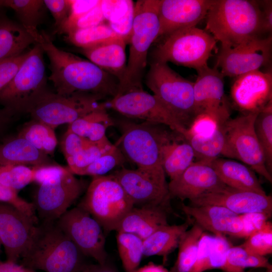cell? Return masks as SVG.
<instances>
[{
    "mask_svg": "<svg viewBox=\"0 0 272 272\" xmlns=\"http://www.w3.org/2000/svg\"><path fill=\"white\" fill-rule=\"evenodd\" d=\"M190 202L192 206L223 207L239 215L258 213L271 217L272 215L271 195L236 189L227 186L202 194Z\"/></svg>",
    "mask_w": 272,
    "mask_h": 272,
    "instance_id": "cell-20",
    "label": "cell"
},
{
    "mask_svg": "<svg viewBox=\"0 0 272 272\" xmlns=\"http://www.w3.org/2000/svg\"><path fill=\"white\" fill-rule=\"evenodd\" d=\"M257 113L242 114L224 124L234 159L240 160L270 183L272 176L266 169L262 150L254 130Z\"/></svg>",
    "mask_w": 272,
    "mask_h": 272,
    "instance_id": "cell-13",
    "label": "cell"
},
{
    "mask_svg": "<svg viewBox=\"0 0 272 272\" xmlns=\"http://www.w3.org/2000/svg\"><path fill=\"white\" fill-rule=\"evenodd\" d=\"M89 213L104 232L116 231L133 205L112 174L93 177L78 206Z\"/></svg>",
    "mask_w": 272,
    "mask_h": 272,
    "instance_id": "cell-8",
    "label": "cell"
},
{
    "mask_svg": "<svg viewBox=\"0 0 272 272\" xmlns=\"http://www.w3.org/2000/svg\"><path fill=\"white\" fill-rule=\"evenodd\" d=\"M224 124L218 125L208 137L187 135L184 138L194 150L196 161L209 164L220 155L234 158Z\"/></svg>",
    "mask_w": 272,
    "mask_h": 272,
    "instance_id": "cell-32",
    "label": "cell"
},
{
    "mask_svg": "<svg viewBox=\"0 0 272 272\" xmlns=\"http://www.w3.org/2000/svg\"><path fill=\"white\" fill-rule=\"evenodd\" d=\"M117 233V247L124 272H134L144 256L143 240L133 234Z\"/></svg>",
    "mask_w": 272,
    "mask_h": 272,
    "instance_id": "cell-37",
    "label": "cell"
},
{
    "mask_svg": "<svg viewBox=\"0 0 272 272\" xmlns=\"http://www.w3.org/2000/svg\"><path fill=\"white\" fill-rule=\"evenodd\" d=\"M146 84L157 98L187 129L195 118L194 82L181 76L167 63L152 61Z\"/></svg>",
    "mask_w": 272,
    "mask_h": 272,
    "instance_id": "cell-7",
    "label": "cell"
},
{
    "mask_svg": "<svg viewBox=\"0 0 272 272\" xmlns=\"http://www.w3.org/2000/svg\"><path fill=\"white\" fill-rule=\"evenodd\" d=\"M85 256L56 221L41 223L21 259V265L45 272H78Z\"/></svg>",
    "mask_w": 272,
    "mask_h": 272,
    "instance_id": "cell-3",
    "label": "cell"
},
{
    "mask_svg": "<svg viewBox=\"0 0 272 272\" xmlns=\"http://www.w3.org/2000/svg\"><path fill=\"white\" fill-rule=\"evenodd\" d=\"M55 164L49 156L22 138L17 136L0 145V165L35 167Z\"/></svg>",
    "mask_w": 272,
    "mask_h": 272,
    "instance_id": "cell-27",
    "label": "cell"
},
{
    "mask_svg": "<svg viewBox=\"0 0 272 272\" xmlns=\"http://www.w3.org/2000/svg\"><path fill=\"white\" fill-rule=\"evenodd\" d=\"M171 137L162 146L161 163L165 173L172 180L181 175L193 162L195 156L193 148L182 135Z\"/></svg>",
    "mask_w": 272,
    "mask_h": 272,
    "instance_id": "cell-29",
    "label": "cell"
},
{
    "mask_svg": "<svg viewBox=\"0 0 272 272\" xmlns=\"http://www.w3.org/2000/svg\"><path fill=\"white\" fill-rule=\"evenodd\" d=\"M44 51L39 44L28 55L14 78L0 93V104L17 114L27 108L46 89Z\"/></svg>",
    "mask_w": 272,
    "mask_h": 272,
    "instance_id": "cell-10",
    "label": "cell"
},
{
    "mask_svg": "<svg viewBox=\"0 0 272 272\" xmlns=\"http://www.w3.org/2000/svg\"><path fill=\"white\" fill-rule=\"evenodd\" d=\"M232 246L225 236L211 235L204 231L199 241L196 261L189 272L222 269Z\"/></svg>",
    "mask_w": 272,
    "mask_h": 272,
    "instance_id": "cell-28",
    "label": "cell"
},
{
    "mask_svg": "<svg viewBox=\"0 0 272 272\" xmlns=\"http://www.w3.org/2000/svg\"><path fill=\"white\" fill-rule=\"evenodd\" d=\"M181 210L204 231L214 235L242 238L243 223L240 215L216 205H181Z\"/></svg>",
    "mask_w": 272,
    "mask_h": 272,
    "instance_id": "cell-23",
    "label": "cell"
},
{
    "mask_svg": "<svg viewBox=\"0 0 272 272\" xmlns=\"http://www.w3.org/2000/svg\"><path fill=\"white\" fill-rule=\"evenodd\" d=\"M127 43L125 37L118 34L102 43L80 50L89 60L114 76L119 83L126 66Z\"/></svg>",
    "mask_w": 272,
    "mask_h": 272,
    "instance_id": "cell-24",
    "label": "cell"
},
{
    "mask_svg": "<svg viewBox=\"0 0 272 272\" xmlns=\"http://www.w3.org/2000/svg\"><path fill=\"white\" fill-rule=\"evenodd\" d=\"M93 142L67 129L60 142V147L66 160L69 159Z\"/></svg>",
    "mask_w": 272,
    "mask_h": 272,
    "instance_id": "cell-48",
    "label": "cell"
},
{
    "mask_svg": "<svg viewBox=\"0 0 272 272\" xmlns=\"http://www.w3.org/2000/svg\"><path fill=\"white\" fill-rule=\"evenodd\" d=\"M262 17L263 34L271 35L272 32V1H259Z\"/></svg>",
    "mask_w": 272,
    "mask_h": 272,
    "instance_id": "cell-55",
    "label": "cell"
},
{
    "mask_svg": "<svg viewBox=\"0 0 272 272\" xmlns=\"http://www.w3.org/2000/svg\"><path fill=\"white\" fill-rule=\"evenodd\" d=\"M168 213L159 207H133L121 220L116 231L133 234L144 240L159 228L168 224Z\"/></svg>",
    "mask_w": 272,
    "mask_h": 272,
    "instance_id": "cell-25",
    "label": "cell"
},
{
    "mask_svg": "<svg viewBox=\"0 0 272 272\" xmlns=\"http://www.w3.org/2000/svg\"><path fill=\"white\" fill-rule=\"evenodd\" d=\"M56 223L85 257L100 264L109 259L104 231L87 211L78 206L69 209Z\"/></svg>",
    "mask_w": 272,
    "mask_h": 272,
    "instance_id": "cell-12",
    "label": "cell"
},
{
    "mask_svg": "<svg viewBox=\"0 0 272 272\" xmlns=\"http://www.w3.org/2000/svg\"><path fill=\"white\" fill-rule=\"evenodd\" d=\"M214 0H160L159 37L179 29L196 27L207 14Z\"/></svg>",
    "mask_w": 272,
    "mask_h": 272,
    "instance_id": "cell-21",
    "label": "cell"
},
{
    "mask_svg": "<svg viewBox=\"0 0 272 272\" xmlns=\"http://www.w3.org/2000/svg\"><path fill=\"white\" fill-rule=\"evenodd\" d=\"M134 9V5L132 2L123 16L108 24L115 33L125 37L127 42L133 24Z\"/></svg>",
    "mask_w": 272,
    "mask_h": 272,
    "instance_id": "cell-54",
    "label": "cell"
},
{
    "mask_svg": "<svg viewBox=\"0 0 272 272\" xmlns=\"http://www.w3.org/2000/svg\"><path fill=\"white\" fill-rule=\"evenodd\" d=\"M120 184L133 207H159L172 212L168 183L139 169H118L111 174Z\"/></svg>",
    "mask_w": 272,
    "mask_h": 272,
    "instance_id": "cell-17",
    "label": "cell"
},
{
    "mask_svg": "<svg viewBox=\"0 0 272 272\" xmlns=\"http://www.w3.org/2000/svg\"><path fill=\"white\" fill-rule=\"evenodd\" d=\"M266 272H272V266L267 268Z\"/></svg>",
    "mask_w": 272,
    "mask_h": 272,
    "instance_id": "cell-60",
    "label": "cell"
},
{
    "mask_svg": "<svg viewBox=\"0 0 272 272\" xmlns=\"http://www.w3.org/2000/svg\"><path fill=\"white\" fill-rule=\"evenodd\" d=\"M187 217L184 223L162 226L144 239V256H161L166 261L168 255L178 247L182 234L193 224V221Z\"/></svg>",
    "mask_w": 272,
    "mask_h": 272,
    "instance_id": "cell-30",
    "label": "cell"
},
{
    "mask_svg": "<svg viewBox=\"0 0 272 272\" xmlns=\"http://www.w3.org/2000/svg\"><path fill=\"white\" fill-rule=\"evenodd\" d=\"M209 164L226 186L236 189L266 194L255 172L245 164L220 158Z\"/></svg>",
    "mask_w": 272,
    "mask_h": 272,
    "instance_id": "cell-26",
    "label": "cell"
},
{
    "mask_svg": "<svg viewBox=\"0 0 272 272\" xmlns=\"http://www.w3.org/2000/svg\"><path fill=\"white\" fill-rule=\"evenodd\" d=\"M196 72L193 85L195 115H208L218 125H222L231 114L230 103L225 94V77L216 66H208Z\"/></svg>",
    "mask_w": 272,
    "mask_h": 272,
    "instance_id": "cell-15",
    "label": "cell"
},
{
    "mask_svg": "<svg viewBox=\"0 0 272 272\" xmlns=\"http://www.w3.org/2000/svg\"><path fill=\"white\" fill-rule=\"evenodd\" d=\"M254 130L264 155L265 166L272 173V101L261 111L255 119Z\"/></svg>",
    "mask_w": 272,
    "mask_h": 272,
    "instance_id": "cell-38",
    "label": "cell"
},
{
    "mask_svg": "<svg viewBox=\"0 0 272 272\" xmlns=\"http://www.w3.org/2000/svg\"><path fill=\"white\" fill-rule=\"evenodd\" d=\"M102 96L85 93L69 95L54 93L47 89L38 96L25 111L33 119L55 129L58 126L73 122L94 111L104 103Z\"/></svg>",
    "mask_w": 272,
    "mask_h": 272,
    "instance_id": "cell-9",
    "label": "cell"
},
{
    "mask_svg": "<svg viewBox=\"0 0 272 272\" xmlns=\"http://www.w3.org/2000/svg\"><path fill=\"white\" fill-rule=\"evenodd\" d=\"M1 245H2V243H1V240H0V251H1ZM0 261H1V260H0Z\"/></svg>",
    "mask_w": 272,
    "mask_h": 272,
    "instance_id": "cell-61",
    "label": "cell"
},
{
    "mask_svg": "<svg viewBox=\"0 0 272 272\" xmlns=\"http://www.w3.org/2000/svg\"><path fill=\"white\" fill-rule=\"evenodd\" d=\"M106 107L103 103L98 109L69 124L67 129L93 143L107 139L106 130L114 123Z\"/></svg>",
    "mask_w": 272,
    "mask_h": 272,
    "instance_id": "cell-33",
    "label": "cell"
},
{
    "mask_svg": "<svg viewBox=\"0 0 272 272\" xmlns=\"http://www.w3.org/2000/svg\"><path fill=\"white\" fill-rule=\"evenodd\" d=\"M242 272H251V271H245L244 270V271H242Z\"/></svg>",
    "mask_w": 272,
    "mask_h": 272,
    "instance_id": "cell-62",
    "label": "cell"
},
{
    "mask_svg": "<svg viewBox=\"0 0 272 272\" xmlns=\"http://www.w3.org/2000/svg\"><path fill=\"white\" fill-rule=\"evenodd\" d=\"M100 3L101 0H70L69 15L61 26L74 22L97 7Z\"/></svg>",
    "mask_w": 272,
    "mask_h": 272,
    "instance_id": "cell-53",
    "label": "cell"
},
{
    "mask_svg": "<svg viewBox=\"0 0 272 272\" xmlns=\"http://www.w3.org/2000/svg\"><path fill=\"white\" fill-rule=\"evenodd\" d=\"M218 126L217 123L211 117L205 114L195 116L189 127L187 135H196L206 137L212 134Z\"/></svg>",
    "mask_w": 272,
    "mask_h": 272,
    "instance_id": "cell-50",
    "label": "cell"
},
{
    "mask_svg": "<svg viewBox=\"0 0 272 272\" xmlns=\"http://www.w3.org/2000/svg\"><path fill=\"white\" fill-rule=\"evenodd\" d=\"M126 158L115 145L100 158L87 167L78 171L76 174L94 176H103L114 168L120 166Z\"/></svg>",
    "mask_w": 272,
    "mask_h": 272,
    "instance_id": "cell-41",
    "label": "cell"
},
{
    "mask_svg": "<svg viewBox=\"0 0 272 272\" xmlns=\"http://www.w3.org/2000/svg\"><path fill=\"white\" fill-rule=\"evenodd\" d=\"M204 230L194 223L181 235L177 259L169 272H189L197 257L198 245Z\"/></svg>",
    "mask_w": 272,
    "mask_h": 272,
    "instance_id": "cell-35",
    "label": "cell"
},
{
    "mask_svg": "<svg viewBox=\"0 0 272 272\" xmlns=\"http://www.w3.org/2000/svg\"><path fill=\"white\" fill-rule=\"evenodd\" d=\"M16 114V113L8 108H0V137L6 131Z\"/></svg>",
    "mask_w": 272,
    "mask_h": 272,
    "instance_id": "cell-57",
    "label": "cell"
},
{
    "mask_svg": "<svg viewBox=\"0 0 272 272\" xmlns=\"http://www.w3.org/2000/svg\"><path fill=\"white\" fill-rule=\"evenodd\" d=\"M37 44L20 23L0 11V61L19 55L30 45Z\"/></svg>",
    "mask_w": 272,
    "mask_h": 272,
    "instance_id": "cell-31",
    "label": "cell"
},
{
    "mask_svg": "<svg viewBox=\"0 0 272 272\" xmlns=\"http://www.w3.org/2000/svg\"><path fill=\"white\" fill-rule=\"evenodd\" d=\"M271 266L265 256L251 254L239 245L230 247L222 270L224 272H242L247 267L267 269Z\"/></svg>",
    "mask_w": 272,
    "mask_h": 272,
    "instance_id": "cell-39",
    "label": "cell"
},
{
    "mask_svg": "<svg viewBox=\"0 0 272 272\" xmlns=\"http://www.w3.org/2000/svg\"><path fill=\"white\" fill-rule=\"evenodd\" d=\"M230 94L242 114L257 113L272 101V73L256 70L234 78Z\"/></svg>",
    "mask_w": 272,
    "mask_h": 272,
    "instance_id": "cell-19",
    "label": "cell"
},
{
    "mask_svg": "<svg viewBox=\"0 0 272 272\" xmlns=\"http://www.w3.org/2000/svg\"><path fill=\"white\" fill-rule=\"evenodd\" d=\"M39 44L49 60V77L56 93L69 95L85 93L106 98L115 96L118 81L90 60L58 48L45 32H40Z\"/></svg>",
    "mask_w": 272,
    "mask_h": 272,
    "instance_id": "cell-1",
    "label": "cell"
},
{
    "mask_svg": "<svg viewBox=\"0 0 272 272\" xmlns=\"http://www.w3.org/2000/svg\"><path fill=\"white\" fill-rule=\"evenodd\" d=\"M117 35L109 24L103 23L70 33L66 35V39L71 43L83 49L102 43Z\"/></svg>",
    "mask_w": 272,
    "mask_h": 272,
    "instance_id": "cell-40",
    "label": "cell"
},
{
    "mask_svg": "<svg viewBox=\"0 0 272 272\" xmlns=\"http://www.w3.org/2000/svg\"><path fill=\"white\" fill-rule=\"evenodd\" d=\"M206 19L205 30L220 42L222 49L263 37L259 1L214 0Z\"/></svg>",
    "mask_w": 272,
    "mask_h": 272,
    "instance_id": "cell-2",
    "label": "cell"
},
{
    "mask_svg": "<svg viewBox=\"0 0 272 272\" xmlns=\"http://www.w3.org/2000/svg\"><path fill=\"white\" fill-rule=\"evenodd\" d=\"M272 36L255 38L233 48L221 49L216 66L223 76L235 78L259 70L271 58Z\"/></svg>",
    "mask_w": 272,
    "mask_h": 272,
    "instance_id": "cell-16",
    "label": "cell"
},
{
    "mask_svg": "<svg viewBox=\"0 0 272 272\" xmlns=\"http://www.w3.org/2000/svg\"><path fill=\"white\" fill-rule=\"evenodd\" d=\"M243 223L242 238H246L251 234L262 229L270 217L258 213L240 215Z\"/></svg>",
    "mask_w": 272,
    "mask_h": 272,
    "instance_id": "cell-52",
    "label": "cell"
},
{
    "mask_svg": "<svg viewBox=\"0 0 272 272\" xmlns=\"http://www.w3.org/2000/svg\"><path fill=\"white\" fill-rule=\"evenodd\" d=\"M111 108L128 118L164 125L184 138L187 129L156 97L143 89L131 90L116 95L109 102Z\"/></svg>",
    "mask_w": 272,
    "mask_h": 272,
    "instance_id": "cell-14",
    "label": "cell"
},
{
    "mask_svg": "<svg viewBox=\"0 0 272 272\" xmlns=\"http://www.w3.org/2000/svg\"><path fill=\"white\" fill-rule=\"evenodd\" d=\"M160 1L140 0L134 5L133 24L128 40V61L116 95L143 89L142 79L147 65L148 51L159 37Z\"/></svg>",
    "mask_w": 272,
    "mask_h": 272,
    "instance_id": "cell-4",
    "label": "cell"
},
{
    "mask_svg": "<svg viewBox=\"0 0 272 272\" xmlns=\"http://www.w3.org/2000/svg\"><path fill=\"white\" fill-rule=\"evenodd\" d=\"M100 4L101 3L93 9L74 22L60 26L56 29L57 32L60 34L67 35L77 30L92 27L104 23L105 20Z\"/></svg>",
    "mask_w": 272,
    "mask_h": 272,
    "instance_id": "cell-45",
    "label": "cell"
},
{
    "mask_svg": "<svg viewBox=\"0 0 272 272\" xmlns=\"http://www.w3.org/2000/svg\"><path fill=\"white\" fill-rule=\"evenodd\" d=\"M0 272H35L18 263L6 261H0Z\"/></svg>",
    "mask_w": 272,
    "mask_h": 272,
    "instance_id": "cell-58",
    "label": "cell"
},
{
    "mask_svg": "<svg viewBox=\"0 0 272 272\" xmlns=\"http://www.w3.org/2000/svg\"><path fill=\"white\" fill-rule=\"evenodd\" d=\"M132 2L129 0H101L100 6L105 20L109 23L118 20L124 15Z\"/></svg>",
    "mask_w": 272,
    "mask_h": 272,
    "instance_id": "cell-49",
    "label": "cell"
},
{
    "mask_svg": "<svg viewBox=\"0 0 272 272\" xmlns=\"http://www.w3.org/2000/svg\"><path fill=\"white\" fill-rule=\"evenodd\" d=\"M78 272H120L109 259L104 263L86 262Z\"/></svg>",
    "mask_w": 272,
    "mask_h": 272,
    "instance_id": "cell-56",
    "label": "cell"
},
{
    "mask_svg": "<svg viewBox=\"0 0 272 272\" xmlns=\"http://www.w3.org/2000/svg\"><path fill=\"white\" fill-rule=\"evenodd\" d=\"M226 186L210 164L196 161L168 183L171 198L189 201Z\"/></svg>",
    "mask_w": 272,
    "mask_h": 272,
    "instance_id": "cell-22",
    "label": "cell"
},
{
    "mask_svg": "<svg viewBox=\"0 0 272 272\" xmlns=\"http://www.w3.org/2000/svg\"><path fill=\"white\" fill-rule=\"evenodd\" d=\"M121 123V136L114 145L138 169L167 182L161 163V150L163 144L174 134L162 124L146 121Z\"/></svg>",
    "mask_w": 272,
    "mask_h": 272,
    "instance_id": "cell-5",
    "label": "cell"
},
{
    "mask_svg": "<svg viewBox=\"0 0 272 272\" xmlns=\"http://www.w3.org/2000/svg\"><path fill=\"white\" fill-rule=\"evenodd\" d=\"M33 182L32 168L24 165H0V182L17 191Z\"/></svg>",
    "mask_w": 272,
    "mask_h": 272,
    "instance_id": "cell-43",
    "label": "cell"
},
{
    "mask_svg": "<svg viewBox=\"0 0 272 272\" xmlns=\"http://www.w3.org/2000/svg\"><path fill=\"white\" fill-rule=\"evenodd\" d=\"M0 202L10 204L26 215L35 223L39 224L33 203L29 202L21 198L17 191L8 187L0 182Z\"/></svg>",
    "mask_w": 272,
    "mask_h": 272,
    "instance_id": "cell-46",
    "label": "cell"
},
{
    "mask_svg": "<svg viewBox=\"0 0 272 272\" xmlns=\"http://www.w3.org/2000/svg\"><path fill=\"white\" fill-rule=\"evenodd\" d=\"M134 272H169V270L162 265L150 262L143 266L138 267Z\"/></svg>",
    "mask_w": 272,
    "mask_h": 272,
    "instance_id": "cell-59",
    "label": "cell"
},
{
    "mask_svg": "<svg viewBox=\"0 0 272 272\" xmlns=\"http://www.w3.org/2000/svg\"><path fill=\"white\" fill-rule=\"evenodd\" d=\"M164 39L153 52V61L194 69L208 66L213 51H217L214 37L205 29L191 27L175 31Z\"/></svg>",
    "mask_w": 272,
    "mask_h": 272,
    "instance_id": "cell-6",
    "label": "cell"
},
{
    "mask_svg": "<svg viewBox=\"0 0 272 272\" xmlns=\"http://www.w3.org/2000/svg\"><path fill=\"white\" fill-rule=\"evenodd\" d=\"M17 136L26 140L37 149L48 156L53 155L57 145L54 129L35 119L26 123Z\"/></svg>",
    "mask_w": 272,
    "mask_h": 272,
    "instance_id": "cell-36",
    "label": "cell"
},
{
    "mask_svg": "<svg viewBox=\"0 0 272 272\" xmlns=\"http://www.w3.org/2000/svg\"><path fill=\"white\" fill-rule=\"evenodd\" d=\"M240 246L251 254L264 256L271 254V223L268 221L262 229L249 235Z\"/></svg>",
    "mask_w": 272,
    "mask_h": 272,
    "instance_id": "cell-44",
    "label": "cell"
},
{
    "mask_svg": "<svg viewBox=\"0 0 272 272\" xmlns=\"http://www.w3.org/2000/svg\"><path fill=\"white\" fill-rule=\"evenodd\" d=\"M108 139L98 143H92L73 157L66 160L68 168L73 173L87 167L102 155L109 151L113 146Z\"/></svg>",
    "mask_w": 272,
    "mask_h": 272,
    "instance_id": "cell-42",
    "label": "cell"
},
{
    "mask_svg": "<svg viewBox=\"0 0 272 272\" xmlns=\"http://www.w3.org/2000/svg\"><path fill=\"white\" fill-rule=\"evenodd\" d=\"M38 225L14 206L0 202V240L7 261L17 263L20 260Z\"/></svg>",
    "mask_w": 272,
    "mask_h": 272,
    "instance_id": "cell-18",
    "label": "cell"
},
{
    "mask_svg": "<svg viewBox=\"0 0 272 272\" xmlns=\"http://www.w3.org/2000/svg\"><path fill=\"white\" fill-rule=\"evenodd\" d=\"M44 5L50 12L57 29L66 20L70 9V0H44Z\"/></svg>",
    "mask_w": 272,
    "mask_h": 272,
    "instance_id": "cell-51",
    "label": "cell"
},
{
    "mask_svg": "<svg viewBox=\"0 0 272 272\" xmlns=\"http://www.w3.org/2000/svg\"><path fill=\"white\" fill-rule=\"evenodd\" d=\"M85 184L68 168L39 184L33 203L41 223L56 221L81 195Z\"/></svg>",
    "mask_w": 272,
    "mask_h": 272,
    "instance_id": "cell-11",
    "label": "cell"
},
{
    "mask_svg": "<svg viewBox=\"0 0 272 272\" xmlns=\"http://www.w3.org/2000/svg\"><path fill=\"white\" fill-rule=\"evenodd\" d=\"M28 55V51L0 61V93L12 81Z\"/></svg>",
    "mask_w": 272,
    "mask_h": 272,
    "instance_id": "cell-47",
    "label": "cell"
},
{
    "mask_svg": "<svg viewBox=\"0 0 272 272\" xmlns=\"http://www.w3.org/2000/svg\"><path fill=\"white\" fill-rule=\"evenodd\" d=\"M3 7L9 8L14 11L20 24L38 44L41 34L37 26L44 14L45 6L43 1L0 0V8Z\"/></svg>",
    "mask_w": 272,
    "mask_h": 272,
    "instance_id": "cell-34",
    "label": "cell"
}]
</instances>
